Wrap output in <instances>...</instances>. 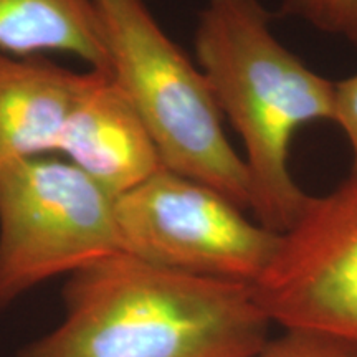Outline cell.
<instances>
[{
    "instance_id": "3957f363",
    "label": "cell",
    "mask_w": 357,
    "mask_h": 357,
    "mask_svg": "<svg viewBox=\"0 0 357 357\" xmlns=\"http://www.w3.org/2000/svg\"><path fill=\"white\" fill-rule=\"evenodd\" d=\"M108 71L131 102L167 171L250 211L245 160L227 139L204 73L160 29L142 0H95Z\"/></svg>"
},
{
    "instance_id": "6da1fadb",
    "label": "cell",
    "mask_w": 357,
    "mask_h": 357,
    "mask_svg": "<svg viewBox=\"0 0 357 357\" xmlns=\"http://www.w3.org/2000/svg\"><path fill=\"white\" fill-rule=\"evenodd\" d=\"M65 316L19 357H253L270 319L252 287L119 252L70 275Z\"/></svg>"
},
{
    "instance_id": "7c38bea8",
    "label": "cell",
    "mask_w": 357,
    "mask_h": 357,
    "mask_svg": "<svg viewBox=\"0 0 357 357\" xmlns=\"http://www.w3.org/2000/svg\"><path fill=\"white\" fill-rule=\"evenodd\" d=\"M333 121L339 124L349 141L352 166L347 181L357 184V73L334 83Z\"/></svg>"
},
{
    "instance_id": "8fae6325",
    "label": "cell",
    "mask_w": 357,
    "mask_h": 357,
    "mask_svg": "<svg viewBox=\"0 0 357 357\" xmlns=\"http://www.w3.org/2000/svg\"><path fill=\"white\" fill-rule=\"evenodd\" d=\"M253 357H357V347L324 334L283 329Z\"/></svg>"
},
{
    "instance_id": "ba28073f",
    "label": "cell",
    "mask_w": 357,
    "mask_h": 357,
    "mask_svg": "<svg viewBox=\"0 0 357 357\" xmlns=\"http://www.w3.org/2000/svg\"><path fill=\"white\" fill-rule=\"evenodd\" d=\"M86 78L0 52V167L58 153Z\"/></svg>"
},
{
    "instance_id": "5b68a950",
    "label": "cell",
    "mask_w": 357,
    "mask_h": 357,
    "mask_svg": "<svg viewBox=\"0 0 357 357\" xmlns=\"http://www.w3.org/2000/svg\"><path fill=\"white\" fill-rule=\"evenodd\" d=\"M124 253L153 265L252 287L280 234L245 217L217 190L160 169L116 199Z\"/></svg>"
},
{
    "instance_id": "52a82bcc",
    "label": "cell",
    "mask_w": 357,
    "mask_h": 357,
    "mask_svg": "<svg viewBox=\"0 0 357 357\" xmlns=\"http://www.w3.org/2000/svg\"><path fill=\"white\" fill-rule=\"evenodd\" d=\"M58 153L116 199L164 169L139 116L106 70L88 71Z\"/></svg>"
},
{
    "instance_id": "277c9868",
    "label": "cell",
    "mask_w": 357,
    "mask_h": 357,
    "mask_svg": "<svg viewBox=\"0 0 357 357\" xmlns=\"http://www.w3.org/2000/svg\"><path fill=\"white\" fill-rule=\"evenodd\" d=\"M119 252L116 197L82 169L48 155L0 167V311Z\"/></svg>"
},
{
    "instance_id": "9c48e42d",
    "label": "cell",
    "mask_w": 357,
    "mask_h": 357,
    "mask_svg": "<svg viewBox=\"0 0 357 357\" xmlns=\"http://www.w3.org/2000/svg\"><path fill=\"white\" fill-rule=\"evenodd\" d=\"M0 52H60L108 71L95 0H0Z\"/></svg>"
},
{
    "instance_id": "7a4b0ae2",
    "label": "cell",
    "mask_w": 357,
    "mask_h": 357,
    "mask_svg": "<svg viewBox=\"0 0 357 357\" xmlns=\"http://www.w3.org/2000/svg\"><path fill=\"white\" fill-rule=\"evenodd\" d=\"M194 45L222 116L242 139L250 211L284 234L310 200L289 171L291 142L305 124L333 121L334 83L275 37L261 0H205Z\"/></svg>"
},
{
    "instance_id": "8992f818",
    "label": "cell",
    "mask_w": 357,
    "mask_h": 357,
    "mask_svg": "<svg viewBox=\"0 0 357 357\" xmlns=\"http://www.w3.org/2000/svg\"><path fill=\"white\" fill-rule=\"evenodd\" d=\"M252 291L271 324L357 347V184L310 195Z\"/></svg>"
},
{
    "instance_id": "30bf717a",
    "label": "cell",
    "mask_w": 357,
    "mask_h": 357,
    "mask_svg": "<svg viewBox=\"0 0 357 357\" xmlns=\"http://www.w3.org/2000/svg\"><path fill=\"white\" fill-rule=\"evenodd\" d=\"M283 13L357 48V0H284Z\"/></svg>"
}]
</instances>
